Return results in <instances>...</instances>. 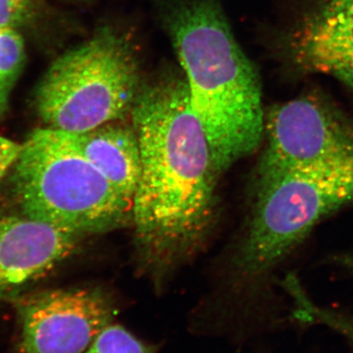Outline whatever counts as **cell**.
<instances>
[{"mask_svg": "<svg viewBox=\"0 0 353 353\" xmlns=\"http://www.w3.org/2000/svg\"><path fill=\"white\" fill-rule=\"evenodd\" d=\"M277 41L292 71L331 76L353 88V0H299Z\"/></svg>", "mask_w": 353, "mask_h": 353, "instance_id": "ba28073f", "label": "cell"}, {"mask_svg": "<svg viewBox=\"0 0 353 353\" xmlns=\"http://www.w3.org/2000/svg\"><path fill=\"white\" fill-rule=\"evenodd\" d=\"M83 353H154L120 325L110 324Z\"/></svg>", "mask_w": 353, "mask_h": 353, "instance_id": "4fadbf2b", "label": "cell"}, {"mask_svg": "<svg viewBox=\"0 0 353 353\" xmlns=\"http://www.w3.org/2000/svg\"><path fill=\"white\" fill-rule=\"evenodd\" d=\"M160 15L219 175L263 141L259 75L234 39L221 0H166Z\"/></svg>", "mask_w": 353, "mask_h": 353, "instance_id": "7a4b0ae2", "label": "cell"}, {"mask_svg": "<svg viewBox=\"0 0 353 353\" xmlns=\"http://www.w3.org/2000/svg\"><path fill=\"white\" fill-rule=\"evenodd\" d=\"M22 148L23 145L0 137V179L16 163Z\"/></svg>", "mask_w": 353, "mask_h": 353, "instance_id": "9a60e30c", "label": "cell"}, {"mask_svg": "<svg viewBox=\"0 0 353 353\" xmlns=\"http://www.w3.org/2000/svg\"><path fill=\"white\" fill-rule=\"evenodd\" d=\"M284 288L294 301V314L299 321L327 327L353 345V316L318 305L311 301L297 279L292 276L285 279Z\"/></svg>", "mask_w": 353, "mask_h": 353, "instance_id": "8fae6325", "label": "cell"}, {"mask_svg": "<svg viewBox=\"0 0 353 353\" xmlns=\"http://www.w3.org/2000/svg\"><path fill=\"white\" fill-rule=\"evenodd\" d=\"M26 59L24 39L15 28H0V121L8 112L15 83Z\"/></svg>", "mask_w": 353, "mask_h": 353, "instance_id": "7c38bea8", "label": "cell"}, {"mask_svg": "<svg viewBox=\"0 0 353 353\" xmlns=\"http://www.w3.org/2000/svg\"><path fill=\"white\" fill-rule=\"evenodd\" d=\"M19 321L17 353H83L112 322L101 290H50L13 299Z\"/></svg>", "mask_w": 353, "mask_h": 353, "instance_id": "52a82bcc", "label": "cell"}, {"mask_svg": "<svg viewBox=\"0 0 353 353\" xmlns=\"http://www.w3.org/2000/svg\"><path fill=\"white\" fill-rule=\"evenodd\" d=\"M141 83L131 39L102 27L50 65L32 101L46 128L83 134L130 115Z\"/></svg>", "mask_w": 353, "mask_h": 353, "instance_id": "277c9868", "label": "cell"}, {"mask_svg": "<svg viewBox=\"0 0 353 353\" xmlns=\"http://www.w3.org/2000/svg\"><path fill=\"white\" fill-rule=\"evenodd\" d=\"M81 238L28 216L0 215V301L19 296L68 257Z\"/></svg>", "mask_w": 353, "mask_h": 353, "instance_id": "9c48e42d", "label": "cell"}, {"mask_svg": "<svg viewBox=\"0 0 353 353\" xmlns=\"http://www.w3.org/2000/svg\"><path fill=\"white\" fill-rule=\"evenodd\" d=\"M13 189L26 216L79 236L111 231L131 220L132 201L57 130H34L14 164Z\"/></svg>", "mask_w": 353, "mask_h": 353, "instance_id": "3957f363", "label": "cell"}, {"mask_svg": "<svg viewBox=\"0 0 353 353\" xmlns=\"http://www.w3.org/2000/svg\"><path fill=\"white\" fill-rule=\"evenodd\" d=\"M252 220L239 253L248 275L290 254L322 220L353 204V172L281 171L257 175Z\"/></svg>", "mask_w": 353, "mask_h": 353, "instance_id": "5b68a950", "label": "cell"}, {"mask_svg": "<svg viewBox=\"0 0 353 353\" xmlns=\"http://www.w3.org/2000/svg\"><path fill=\"white\" fill-rule=\"evenodd\" d=\"M38 0H0V28H18L29 22Z\"/></svg>", "mask_w": 353, "mask_h": 353, "instance_id": "5bb4252c", "label": "cell"}, {"mask_svg": "<svg viewBox=\"0 0 353 353\" xmlns=\"http://www.w3.org/2000/svg\"><path fill=\"white\" fill-rule=\"evenodd\" d=\"M265 137L257 175L353 172V118L323 94L273 106L265 114Z\"/></svg>", "mask_w": 353, "mask_h": 353, "instance_id": "8992f818", "label": "cell"}, {"mask_svg": "<svg viewBox=\"0 0 353 353\" xmlns=\"http://www.w3.org/2000/svg\"><path fill=\"white\" fill-rule=\"evenodd\" d=\"M63 132L70 145L132 201L141 175V152L132 127L114 122L83 134Z\"/></svg>", "mask_w": 353, "mask_h": 353, "instance_id": "30bf717a", "label": "cell"}, {"mask_svg": "<svg viewBox=\"0 0 353 353\" xmlns=\"http://www.w3.org/2000/svg\"><path fill=\"white\" fill-rule=\"evenodd\" d=\"M130 115L141 152L132 208L137 245L148 263L168 266L208 231L218 174L185 77L141 83Z\"/></svg>", "mask_w": 353, "mask_h": 353, "instance_id": "6da1fadb", "label": "cell"}]
</instances>
